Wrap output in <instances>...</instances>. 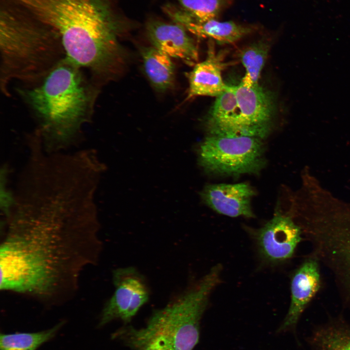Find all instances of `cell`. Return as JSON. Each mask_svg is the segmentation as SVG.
I'll return each instance as SVG.
<instances>
[{"instance_id": "obj_15", "label": "cell", "mask_w": 350, "mask_h": 350, "mask_svg": "<svg viewBox=\"0 0 350 350\" xmlns=\"http://www.w3.org/2000/svg\"><path fill=\"white\" fill-rule=\"evenodd\" d=\"M225 66L222 54L216 53L210 41L206 59L197 63L186 74L189 81L187 98L199 96L217 97L229 88L223 80L222 72Z\"/></svg>"}, {"instance_id": "obj_9", "label": "cell", "mask_w": 350, "mask_h": 350, "mask_svg": "<svg viewBox=\"0 0 350 350\" xmlns=\"http://www.w3.org/2000/svg\"><path fill=\"white\" fill-rule=\"evenodd\" d=\"M234 91L245 136L263 138L270 132L276 107L271 93L258 84L241 81Z\"/></svg>"}, {"instance_id": "obj_4", "label": "cell", "mask_w": 350, "mask_h": 350, "mask_svg": "<svg viewBox=\"0 0 350 350\" xmlns=\"http://www.w3.org/2000/svg\"><path fill=\"white\" fill-rule=\"evenodd\" d=\"M0 13V88L10 82L37 84L65 57L58 34L4 1Z\"/></svg>"}, {"instance_id": "obj_8", "label": "cell", "mask_w": 350, "mask_h": 350, "mask_svg": "<svg viewBox=\"0 0 350 350\" xmlns=\"http://www.w3.org/2000/svg\"><path fill=\"white\" fill-rule=\"evenodd\" d=\"M113 282L115 291L102 310L100 326L118 319L129 323L149 298L147 283L135 268L127 267L114 270Z\"/></svg>"}, {"instance_id": "obj_1", "label": "cell", "mask_w": 350, "mask_h": 350, "mask_svg": "<svg viewBox=\"0 0 350 350\" xmlns=\"http://www.w3.org/2000/svg\"><path fill=\"white\" fill-rule=\"evenodd\" d=\"M95 190L71 175L50 173L18 185L4 219L0 289L47 304L67 301L102 249Z\"/></svg>"}, {"instance_id": "obj_5", "label": "cell", "mask_w": 350, "mask_h": 350, "mask_svg": "<svg viewBox=\"0 0 350 350\" xmlns=\"http://www.w3.org/2000/svg\"><path fill=\"white\" fill-rule=\"evenodd\" d=\"M221 269L220 264L212 267L198 282L155 311L144 328L123 327L112 337L132 350H192L198 342L200 320L210 294L219 282Z\"/></svg>"}, {"instance_id": "obj_12", "label": "cell", "mask_w": 350, "mask_h": 350, "mask_svg": "<svg viewBox=\"0 0 350 350\" xmlns=\"http://www.w3.org/2000/svg\"><path fill=\"white\" fill-rule=\"evenodd\" d=\"M319 264L318 261L310 255L294 273L290 284V305L280 331H285L296 326L307 305L319 290Z\"/></svg>"}, {"instance_id": "obj_16", "label": "cell", "mask_w": 350, "mask_h": 350, "mask_svg": "<svg viewBox=\"0 0 350 350\" xmlns=\"http://www.w3.org/2000/svg\"><path fill=\"white\" fill-rule=\"evenodd\" d=\"M207 131L211 136H245L240 110L234 91V86L216 97L205 122Z\"/></svg>"}, {"instance_id": "obj_2", "label": "cell", "mask_w": 350, "mask_h": 350, "mask_svg": "<svg viewBox=\"0 0 350 350\" xmlns=\"http://www.w3.org/2000/svg\"><path fill=\"white\" fill-rule=\"evenodd\" d=\"M3 0L54 30L66 57L92 76L111 72L124 57L118 39L122 25L109 0Z\"/></svg>"}, {"instance_id": "obj_13", "label": "cell", "mask_w": 350, "mask_h": 350, "mask_svg": "<svg viewBox=\"0 0 350 350\" xmlns=\"http://www.w3.org/2000/svg\"><path fill=\"white\" fill-rule=\"evenodd\" d=\"M181 25L152 20L146 25L148 38L153 47L170 57L190 66L198 60V51L194 40Z\"/></svg>"}, {"instance_id": "obj_11", "label": "cell", "mask_w": 350, "mask_h": 350, "mask_svg": "<svg viewBox=\"0 0 350 350\" xmlns=\"http://www.w3.org/2000/svg\"><path fill=\"white\" fill-rule=\"evenodd\" d=\"M163 11L174 23L181 25L186 31L199 37L212 39L221 44L233 43L254 31L252 27L241 25L232 21L199 19L181 7L171 4L164 6Z\"/></svg>"}, {"instance_id": "obj_10", "label": "cell", "mask_w": 350, "mask_h": 350, "mask_svg": "<svg viewBox=\"0 0 350 350\" xmlns=\"http://www.w3.org/2000/svg\"><path fill=\"white\" fill-rule=\"evenodd\" d=\"M302 236L301 228L291 218L277 213L259 231L257 240L266 259L280 262L292 257Z\"/></svg>"}, {"instance_id": "obj_6", "label": "cell", "mask_w": 350, "mask_h": 350, "mask_svg": "<svg viewBox=\"0 0 350 350\" xmlns=\"http://www.w3.org/2000/svg\"><path fill=\"white\" fill-rule=\"evenodd\" d=\"M261 139L209 135L198 149V162L207 172L219 175L256 173L264 163Z\"/></svg>"}, {"instance_id": "obj_7", "label": "cell", "mask_w": 350, "mask_h": 350, "mask_svg": "<svg viewBox=\"0 0 350 350\" xmlns=\"http://www.w3.org/2000/svg\"><path fill=\"white\" fill-rule=\"evenodd\" d=\"M309 242L311 255L331 272L341 299L350 308V215L321 226Z\"/></svg>"}, {"instance_id": "obj_14", "label": "cell", "mask_w": 350, "mask_h": 350, "mask_svg": "<svg viewBox=\"0 0 350 350\" xmlns=\"http://www.w3.org/2000/svg\"><path fill=\"white\" fill-rule=\"evenodd\" d=\"M252 188L246 183L206 186L200 193L203 201L219 213L235 217H253L251 199Z\"/></svg>"}, {"instance_id": "obj_19", "label": "cell", "mask_w": 350, "mask_h": 350, "mask_svg": "<svg viewBox=\"0 0 350 350\" xmlns=\"http://www.w3.org/2000/svg\"><path fill=\"white\" fill-rule=\"evenodd\" d=\"M269 48L268 42L262 39L241 50L239 57L245 69V73L242 81L250 85L259 84Z\"/></svg>"}, {"instance_id": "obj_3", "label": "cell", "mask_w": 350, "mask_h": 350, "mask_svg": "<svg viewBox=\"0 0 350 350\" xmlns=\"http://www.w3.org/2000/svg\"><path fill=\"white\" fill-rule=\"evenodd\" d=\"M18 92L39 125L48 153L73 144L91 117L98 89L65 57L38 84Z\"/></svg>"}, {"instance_id": "obj_17", "label": "cell", "mask_w": 350, "mask_h": 350, "mask_svg": "<svg viewBox=\"0 0 350 350\" xmlns=\"http://www.w3.org/2000/svg\"><path fill=\"white\" fill-rule=\"evenodd\" d=\"M145 72L153 87L164 92L173 86L175 66L169 55L155 47H142L140 50Z\"/></svg>"}, {"instance_id": "obj_18", "label": "cell", "mask_w": 350, "mask_h": 350, "mask_svg": "<svg viewBox=\"0 0 350 350\" xmlns=\"http://www.w3.org/2000/svg\"><path fill=\"white\" fill-rule=\"evenodd\" d=\"M311 342L314 350H350V324L337 321L321 327Z\"/></svg>"}, {"instance_id": "obj_21", "label": "cell", "mask_w": 350, "mask_h": 350, "mask_svg": "<svg viewBox=\"0 0 350 350\" xmlns=\"http://www.w3.org/2000/svg\"><path fill=\"white\" fill-rule=\"evenodd\" d=\"M180 7L201 20L217 19L220 14L235 0H176Z\"/></svg>"}, {"instance_id": "obj_20", "label": "cell", "mask_w": 350, "mask_h": 350, "mask_svg": "<svg viewBox=\"0 0 350 350\" xmlns=\"http://www.w3.org/2000/svg\"><path fill=\"white\" fill-rule=\"evenodd\" d=\"M63 324L61 322L51 329L37 332L1 334L0 350H36L53 338Z\"/></svg>"}]
</instances>
